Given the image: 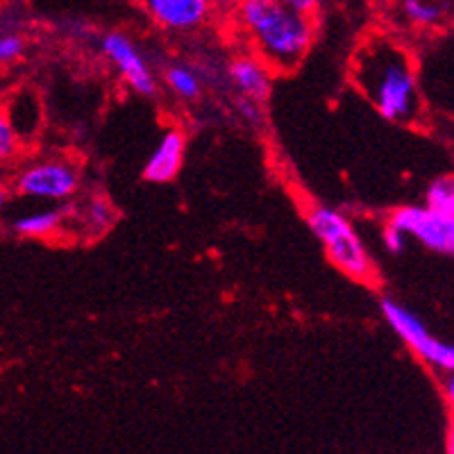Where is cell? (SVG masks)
Wrapping results in <instances>:
<instances>
[{
    "label": "cell",
    "instance_id": "cell-1",
    "mask_svg": "<svg viewBox=\"0 0 454 454\" xmlns=\"http://www.w3.org/2000/svg\"><path fill=\"white\" fill-rule=\"evenodd\" d=\"M350 82L384 121L423 128L429 109L420 89L416 52L391 32H371L350 57Z\"/></svg>",
    "mask_w": 454,
    "mask_h": 454
},
{
    "label": "cell",
    "instance_id": "cell-2",
    "mask_svg": "<svg viewBox=\"0 0 454 454\" xmlns=\"http://www.w3.org/2000/svg\"><path fill=\"white\" fill-rule=\"evenodd\" d=\"M234 27L273 73H289L305 62L316 42V14L279 0H239L230 14Z\"/></svg>",
    "mask_w": 454,
    "mask_h": 454
},
{
    "label": "cell",
    "instance_id": "cell-3",
    "mask_svg": "<svg viewBox=\"0 0 454 454\" xmlns=\"http://www.w3.org/2000/svg\"><path fill=\"white\" fill-rule=\"evenodd\" d=\"M307 227L325 250L332 266L355 282L372 284L377 279L375 257L346 212L330 205H311L305 214Z\"/></svg>",
    "mask_w": 454,
    "mask_h": 454
},
{
    "label": "cell",
    "instance_id": "cell-4",
    "mask_svg": "<svg viewBox=\"0 0 454 454\" xmlns=\"http://www.w3.org/2000/svg\"><path fill=\"white\" fill-rule=\"evenodd\" d=\"M12 192L36 205H68L82 193V164L68 155H36L10 173Z\"/></svg>",
    "mask_w": 454,
    "mask_h": 454
},
{
    "label": "cell",
    "instance_id": "cell-5",
    "mask_svg": "<svg viewBox=\"0 0 454 454\" xmlns=\"http://www.w3.org/2000/svg\"><path fill=\"white\" fill-rule=\"evenodd\" d=\"M413 52L427 109L454 116V30L423 36Z\"/></svg>",
    "mask_w": 454,
    "mask_h": 454
},
{
    "label": "cell",
    "instance_id": "cell-6",
    "mask_svg": "<svg viewBox=\"0 0 454 454\" xmlns=\"http://www.w3.org/2000/svg\"><path fill=\"white\" fill-rule=\"evenodd\" d=\"M380 311L393 334L403 340L425 366L441 375L454 371V340L439 339L416 311L409 309L407 305L391 295H384L380 302Z\"/></svg>",
    "mask_w": 454,
    "mask_h": 454
},
{
    "label": "cell",
    "instance_id": "cell-7",
    "mask_svg": "<svg viewBox=\"0 0 454 454\" xmlns=\"http://www.w3.org/2000/svg\"><path fill=\"white\" fill-rule=\"evenodd\" d=\"M98 48L105 62L116 71L129 91L144 98H153L160 93V75L135 36L121 30H109L100 35Z\"/></svg>",
    "mask_w": 454,
    "mask_h": 454
},
{
    "label": "cell",
    "instance_id": "cell-8",
    "mask_svg": "<svg viewBox=\"0 0 454 454\" xmlns=\"http://www.w3.org/2000/svg\"><path fill=\"white\" fill-rule=\"evenodd\" d=\"M387 223L407 234L409 241L443 257H454V218L429 205H403L388 214Z\"/></svg>",
    "mask_w": 454,
    "mask_h": 454
},
{
    "label": "cell",
    "instance_id": "cell-9",
    "mask_svg": "<svg viewBox=\"0 0 454 454\" xmlns=\"http://www.w3.org/2000/svg\"><path fill=\"white\" fill-rule=\"evenodd\" d=\"M148 21L168 35H196L214 19L212 0H139Z\"/></svg>",
    "mask_w": 454,
    "mask_h": 454
},
{
    "label": "cell",
    "instance_id": "cell-10",
    "mask_svg": "<svg viewBox=\"0 0 454 454\" xmlns=\"http://www.w3.org/2000/svg\"><path fill=\"white\" fill-rule=\"evenodd\" d=\"M227 87L234 91L237 100H248V103L263 107L270 98L273 89V71L253 52H241L234 55L225 64Z\"/></svg>",
    "mask_w": 454,
    "mask_h": 454
},
{
    "label": "cell",
    "instance_id": "cell-11",
    "mask_svg": "<svg viewBox=\"0 0 454 454\" xmlns=\"http://www.w3.org/2000/svg\"><path fill=\"white\" fill-rule=\"evenodd\" d=\"M388 14L397 30L427 36L448 26L454 5L452 0H391Z\"/></svg>",
    "mask_w": 454,
    "mask_h": 454
},
{
    "label": "cell",
    "instance_id": "cell-12",
    "mask_svg": "<svg viewBox=\"0 0 454 454\" xmlns=\"http://www.w3.org/2000/svg\"><path fill=\"white\" fill-rule=\"evenodd\" d=\"M119 214L116 207L109 202L103 193H80L73 202H68V223L67 234L75 232V237L82 241H96L105 237L114 227Z\"/></svg>",
    "mask_w": 454,
    "mask_h": 454
},
{
    "label": "cell",
    "instance_id": "cell-13",
    "mask_svg": "<svg viewBox=\"0 0 454 454\" xmlns=\"http://www.w3.org/2000/svg\"><path fill=\"white\" fill-rule=\"evenodd\" d=\"M3 112L14 128L16 137L21 139L23 148L42 137L46 112H43L42 96L32 87H12L3 103Z\"/></svg>",
    "mask_w": 454,
    "mask_h": 454
},
{
    "label": "cell",
    "instance_id": "cell-14",
    "mask_svg": "<svg viewBox=\"0 0 454 454\" xmlns=\"http://www.w3.org/2000/svg\"><path fill=\"white\" fill-rule=\"evenodd\" d=\"M186 157V135L180 128H168L150 150L144 164V177L155 184H166L177 177Z\"/></svg>",
    "mask_w": 454,
    "mask_h": 454
},
{
    "label": "cell",
    "instance_id": "cell-15",
    "mask_svg": "<svg viewBox=\"0 0 454 454\" xmlns=\"http://www.w3.org/2000/svg\"><path fill=\"white\" fill-rule=\"evenodd\" d=\"M67 223L68 205H39L30 212L16 214L10 227L16 237L48 241V239L67 237Z\"/></svg>",
    "mask_w": 454,
    "mask_h": 454
},
{
    "label": "cell",
    "instance_id": "cell-16",
    "mask_svg": "<svg viewBox=\"0 0 454 454\" xmlns=\"http://www.w3.org/2000/svg\"><path fill=\"white\" fill-rule=\"evenodd\" d=\"M160 82L182 103H198L205 93V78L192 62H168L161 68Z\"/></svg>",
    "mask_w": 454,
    "mask_h": 454
},
{
    "label": "cell",
    "instance_id": "cell-17",
    "mask_svg": "<svg viewBox=\"0 0 454 454\" xmlns=\"http://www.w3.org/2000/svg\"><path fill=\"white\" fill-rule=\"evenodd\" d=\"M27 52V39L21 30L7 27L0 30V71L16 67Z\"/></svg>",
    "mask_w": 454,
    "mask_h": 454
},
{
    "label": "cell",
    "instance_id": "cell-18",
    "mask_svg": "<svg viewBox=\"0 0 454 454\" xmlns=\"http://www.w3.org/2000/svg\"><path fill=\"white\" fill-rule=\"evenodd\" d=\"M425 205L454 218V176H441L427 186Z\"/></svg>",
    "mask_w": 454,
    "mask_h": 454
},
{
    "label": "cell",
    "instance_id": "cell-19",
    "mask_svg": "<svg viewBox=\"0 0 454 454\" xmlns=\"http://www.w3.org/2000/svg\"><path fill=\"white\" fill-rule=\"evenodd\" d=\"M21 153H23L21 139L16 137L14 128H12L10 121H7L5 112L0 109V160L12 164V161H16L19 157H21Z\"/></svg>",
    "mask_w": 454,
    "mask_h": 454
},
{
    "label": "cell",
    "instance_id": "cell-20",
    "mask_svg": "<svg viewBox=\"0 0 454 454\" xmlns=\"http://www.w3.org/2000/svg\"><path fill=\"white\" fill-rule=\"evenodd\" d=\"M407 234L403 230H397L391 223H384L382 227V246L388 254H403L407 250Z\"/></svg>",
    "mask_w": 454,
    "mask_h": 454
},
{
    "label": "cell",
    "instance_id": "cell-21",
    "mask_svg": "<svg viewBox=\"0 0 454 454\" xmlns=\"http://www.w3.org/2000/svg\"><path fill=\"white\" fill-rule=\"evenodd\" d=\"M441 393H443L445 403H448V407L454 413V371L443 375V380H441Z\"/></svg>",
    "mask_w": 454,
    "mask_h": 454
},
{
    "label": "cell",
    "instance_id": "cell-22",
    "mask_svg": "<svg viewBox=\"0 0 454 454\" xmlns=\"http://www.w3.org/2000/svg\"><path fill=\"white\" fill-rule=\"evenodd\" d=\"M239 0H212V5H214V12L216 14H232V10L237 7Z\"/></svg>",
    "mask_w": 454,
    "mask_h": 454
},
{
    "label": "cell",
    "instance_id": "cell-23",
    "mask_svg": "<svg viewBox=\"0 0 454 454\" xmlns=\"http://www.w3.org/2000/svg\"><path fill=\"white\" fill-rule=\"evenodd\" d=\"M334 0H300V5H302V10L305 12H311V14H316L318 10H323V7L332 5Z\"/></svg>",
    "mask_w": 454,
    "mask_h": 454
},
{
    "label": "cell",
    "instance_id": "cell-24",
    "mask_svg": "<svg viewBox=\"0 0 454 454\" xmlns=\"http://www.w3.org/2000/svg\"><path fill=\"white\" fill-rule=\"evenodd\" d=\"M10 200H12V189L7 184H0V218L5 216Z\"/></svg>",
    "mask_w": 454,
    "mask_h": 454
},
{
    "label": "cell",
    "instance_id": "cell-25",
    "mask_svg": "<svg viewBox=\"0 0 454 454\" xmlns=\"http://www.w3.org/2000/svg\"><path fill=\"white\" fill-rule=\"evenodd\" d=\"M445 454H454V413L450 419L448 432H445Z\"/></svg>",
    "mask_w": 454,
    "mask_h": 454
},
{
    "label": "cell",
    "instance_id": "cell-26",
    "mask_svg": "<svg viewBox=\"0 0 454 454\" xmlns=\"http://www.w3.org/2000/svg\"><path fill=\"white\" fill-rule=\"evenodd\" d=\"M10 89H12V84H10V80H7L5 71H0V109H3V103H5Z\"/></svg>",
    "mask_w": 454,
    "mask_h": 454
},
{
    "label": "cell",
    "instance_id": "cell-27",
    "mask_svg": "<svg viewBox=\"0 0 454 454\" xmlns=\"http://www.w3.org/2000/svg\"><path fill=\"white\" fill-rule=\"evenodd\" d=\"M10 182V164L0 160V184H7Z\"/></svg>",
    "mask_w": 454,
    "mask_h": 454
}]
</instances>
